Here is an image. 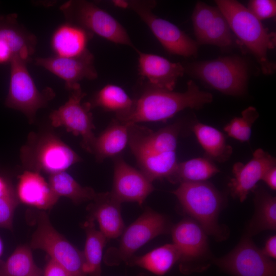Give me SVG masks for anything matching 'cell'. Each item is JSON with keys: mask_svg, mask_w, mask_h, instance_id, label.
Masks as SVG:
<instances>
[{"mask_svg": "<svg viewBox=\"0 0 276 276\" xmlns=\"http://www.w3.org/2000/svg\"><path fill=\"white\" fill-rule=\"evenodd\" d=\"M212 101V95L200 90L192 80L187 83V89L182 93L149 85L133 100L130 110L117 120L127 125L143 122H165L184 109H200Z\"/></svg>", "mask_w": 276, "mask_h": 276, "instance_id": "cell-1", "label": "cell"}, {"mask_svg": "<svg viewBox=\"0 0 276 276\" xmlns=\"http://www.w3.org/2000/svg\"><path fill=\"white\" fill-rule=\"evenodd\" d=\"M217 7L229 27L241 42L254 56L265 75L272 74L275 64L268 58V51L276 44V35L265 28L240 3L235 0H217Z\"/></svg>", "mask_w": 276, "mask_h": 276, "instance_id": "cell-2", "label": "cell"}, {"mask_svg": "<svg viewBox=\"0 0 276 276\" xmlns=\"http://www.w3.org/2000/svg\"><path fill=\"white\" fill-rule=\"evenodd\" d=\"M20 158L27 170L50 175L65 171L81 160L67 145L50 132H30L20 150Z\"/></svg>", "mask_w": 276, "mask_h": 276, "instance_id": "cell-3", "label": "cell"}, {"mask_svg": "<svg viewBox=\"0 0 276 276\" xmlns=\"http://www.w3.org/2000/svg\"><path fill=\"white\" fill-rule=\"evenodd\" d=\"M172 193L185 211L207 235L219 240L225 238L223 228L218 222L224 199L212 184L206 181L182 182Z\"/></svg>", "mask_w": 276, "mask_h": 276, "instance_id": "cell-4", "label": "cell"}, {"mask_svg": "<svg viewBox=\"0 0 276 276\" xmlns=\"http://www.w3.org/2000/svg\"><path fill=\"white\" fill-rule=\"evenodd\" d=\"M188 72L218 91L241 96L247 89L248 67L245 60L234 55L192 63Z\"/></svg>", "mask_w": 276, "mask_h": 276, "instance_id": "cell-5", "label": "cell"}, {"mask_svg": "<svg viewBox=\"0 0 276 276\" xmlns=\"http://www.w3.org/2000/svg\"><path fill=\"white\" fill-rule=\"evenodd\" d=\"M28 61L18 56L11 59L10 84L5 105L21 112L32 124L37 111L45 107L55 94L50 87L38 89L28 71Z\"/></svg>", "mask_w": 276, "mask_h": 276, "instance_id": "cell-6", "label": "cell"}, {"mask_svg": "<svg viewBox=\"0 0 276 276\" xmlns=\"http://www.w3.org/2000/svg\"><path fill=\"white\" fill-rule=\"evenodd\" d=\"M60 10L70 24L112 42L134 48L122 25L93 3L82 0L70 1L62 4Z\"/></svg>", "mask_w": 276, "mask_h": 276, "instance_id": "cell-7", "label": "cell"}, {"mask_svg": "<svg viewBox=\"0 0 276 276\" xmlns=\"http://www.w3.org/2000/svg\"><path fill=\"white\" fill-rule=\"evenodd\" d=\"M121 8L134 11L147 24L163 47L170 53L189 57L196 56L198 43L172 23L152 12L154 1H115Z\"/></svg>", "mask_w": 276, "mask_h": 276, "instance_id": "cell-8", "label": "cell"}, {"mask_svg": "<svg viewBox=\"0 0 276 276\" xmlns=\"http://www.w3.org/2000/svg\"><path fill=\"white\" fill-rule=\"evenodd\" d=\"M37 220V227L31 240V248L45 251L71 276H87L82 252L53 226L45 213H40Z\"/></svg>", "mask_w": 276, "mask_h": 276, "instance_id": "cell-9", "label": "cell"}, {"mask_svg": "<svg viewBox=\"0 0 276 276\" xmlns=\"http://www.w3.org/2000/svg\"><path fill=\"white\" fill-rule=\"evenodd\" d=\"M169 226L162 214L148 209L136 220L125 228L118 247L110 248L104 257L105 263L116 265L127 263L134 253L156 237L167 233Z\"/></svg>", "mask_w": 276, "mask_h": 276, "instance_id": "cell-10", "label": "cell"}, {"mask_svg": "<svg viewBox=\"0 0 276 276\" xmlns=\"http://www.w3.org/2000/svg\"><path fill=\"white\" fill-rule=\"evenodd\" d=\"M68 99L58 109L53 111L49 118L55 127H63L67 131L82 137V147L91 153L92 148L96 137L93 130L95 125L90 111V102L81 103L86 95L79 84L68 90Z\"/></svg>", "mask_w": 276, "mask_h": 276, "instance_id": "cell-11", "label": "cell"}, {"mask_svg": "<svg viewBox=\"0 0 276 276\" xmlns=\"http://www.w3.org/2000/svg\"><path fill=\"white\" fill-rule=\"evenodd\" d=\"M128 126V143L141 171L152 182L163 178L170 181L178 164L176 152L157 153L149 142V129L137 124Z\"/></svg>", "mask_w": 276, "mask_h": 276, "instance_id": "cell-12", "label": "cell"}, {"mask_svg": "<svg viewBox=\"0 0 276 276\" xmlns=\"http://www.w3.org/2000/svg\"><path fill=\"white\" fill-rule=\"evenodd\" d=\"M173 243L180 254V270L184 273L201 271L208 266L207 234L195 220L185 219L171 230Z\"/></svg>", "mask_w": 276, "mask_h": 276, "instance_id": "cell-13", "label": "cell"}, {"mask_svg": "<svg viewBox=\"0 0 276 276\" xmlns=\"http://www.w3.org/2000/svg\"><path fill=\"white\" fill-rule=\"evenodd\" d=\"M214 262L233 276H276V264L246 234L230 252Z\"/></svg>", "mask_w": 276, "mask_h": 276, "instance_id": "cell-14", "label": "cell"}, {"mask_svg": "<svg viewBox=\"0 0 276 276\" xmlns=\"http://www.w3.org/2000/svg\"><path fill=\"white\" fill-rule=\"evenodd\" d=\"M141 171L127 164L121 156L114 158L111 195L121 203L135 202L142 205L154 188Z\"/></svg>", "mask_w": 276, "mask_h": 276, "instance_id": "cell-15", "label": "cell"}, {"mask_svg": "<svg viewBox=\"0 0 276 276\" xmlns=\"http://www.w3.org/2000/svg\"><path fill=\"white\" fill-rule=\"evenodd\" d=\"M34 63L63 79L67 90L79 84V81L84 79L93 80L98 75L94 66V56L88 49L75 57L36 58Z\"/></svg>", "mask_w": 276, "mask_h": 276, "instance_id": "cell-16", "label": "cell"}, {"mask_svg": "<svg viewBox=\"0 0 276 276\" xmlns=\"http://www.w3.org/2000/svg\"><path fill=\"white\" fill-rule=\"evenodd\" d=\"M275 164V158L262 149L256 150L246 164L235 163L233 167V177L228 184L232 196L240 202L244 201L249 192L256 188L265 172Z\"/></svg>", "mask_w": 276, "mask_h": 276, "instance_id": "cell-17", "label": "cell"}, {"mask_svg": "<svg viewBox=\"0 0 276 276\" xmlns=\"http://www.w3.org/2000/svg\"><path fill=\"white\" fill-rule=\"evenodd\" d=\"M136 51L140 74L149 85L173 90L178 79L185 73V67L180 63L172 62L160 56Z\"/></svg>", "mask_w": 276, "mask_h": 276, "instance_id": "cell-18", "label": "cell"}, {"mask_svg": "<svg viewBox=\"0 0 276 276\" xmlns=\"http://www.w3.org/2000/svg\"><path fill=\"white\" fill-rule=\"evenodd\" d=\"M88 207L90 217L96 220L99 230L107 239L122 235L125 225L121 215V203L110 192L97 193Z\"/></svg>", "mask_w": 276, "mask_h": 276, "instance_id": "cell-19", "label": "cell"}, {"mask_svg": "<svg viewBox=\"0 0 276 276\" xmlns=\"http://www.w3.org/2000/svg\"><path fill=\"white\" fill-rule=\"evenodd\" d=\"M16 193L22 203L43 210L52 208L59 198L39 173L29 170L18 176Z\"/></svg>", "mask_w": 276, "mask_h": 276, "instance_id": "cell-20", "label": "cell"}, {"mask_svg": "<svg viewBox=\"0 0 276 276\" xmlns=\"http://www.w3.org/2000/svg\"><path fill=\"white\" fill-rule=\"evenodd\" d=\"M0 40L6 44L13 57L18 56L28 61L36 44L35 36L18 22L15 14L0 17Z\"/></svg>", "mask_w": 276, "mask_h": 276, "instance_id": "cell-21", "label": "cell"}, {"mask_svg": "<svg viewBox=\"0 0 276 276\" xmlns=\"http://www.w3.org/2000/svg\"><path fill=\"white\" fill-rule=\"evenodd\" d=\"M93 35L79 27L69 24L59 27L55 31L52 37V45L57 56L75 57L87 49V43Z\"/></svg>", "mask_w": 276, "mask_h": 276, "instance_id": "cell-22", "label": "cell"}, {"mask_svg": "<svg viewBox=\"0 0 276 276\" xmlns=\"http://www.w3.org/2000/svg\"><path fill=\"white\" fill-rule=\"evenodd\" d=\"M128 142V126L116 120L96 138L92 148L98 162L116 156L126 147Z\"/></svg>", "mask_w": 276, "mask_h": 276, "instance_id": "cell-23", "label": "cell"}, {"mask_svg": "<svg viewBox=\"0 0 276 276\" xmlns=\"http://www.w3.org/2000/svg\"><path fill=\"white\" fill-rule=\"evenodd\" d=\"M255 212L250 221L246 235L251 237L264 230H275L276 198L263 188H256Z\"/></svg>", "mask_w": 276, "mask_h": 276, "instance_id": "cell-24", "label": "cell"}, {"mask_svg": "<svg viewBox=\"0 0 276 276\" xmlns=\"http://www.w3.org/2000/svg\"><path fill=\"white\" fill-rule=\"evenodd\" d=\"M180 259V254L173 244H167L138 257H133L127 263L136 265L152 273L163 275Z\"/></svg>", "mask_w": 276, "mask_h": 276, "instance_id": "cell-25", "label": "cell"}, {"mask_svg": "<svg viewBox=\"0 0 276 276\" xmlns=\"http://www.w3.org/2000/svg\"><path fill=\"white\" fill-rule=\"evenodd\" d=\"M86 240L83 253L84 270L89 276H102L101 261L107 239L96 228L95 220L89 217L84 225Z\"/></svg>", "mask_w": 276, "mask_h": 276, "instance_id": "cell-26", "label": "cell"}, {"mask_svg": "<svg viewBox=\"0 0 276 276\" xmlns=\"http://www.w3.org/2000/svg\"><path fill=\"white\" fill-rule=\"evenodd\" d=\"M192 130L209 158L220 163L227 160L233 153V148L226 143L223 134L211 126L196 123Z\"/></svg>", "mask_w": 276, "mask_h": 276, "instance_id": "cell-27", "label": "cell"}, {"mask_svg": "<svg viewBox=\"0 0 276 276\" xmlns=\"http://www.w3.org/2000/svg\"><path fill=\"white\" fill-rule=\"evenodd\" d=\"M49 183L57 196L66 197L75 204L93 200L97 194L91 188L80 185L65 171L50 175Z\"/></svg>", "mask_w": 276, "mask_h": 276, "instance_id": "cell-28", "label": "cell"}, {"mask_svg": "<svg viewBox=\"0 0 276 276\" xmlns=\"http://www.w3.org/2000/svg\"><path fill=\"white\" fill-rule=\"evenodd\" d=\"M42 271L35 264L31 248L17 247L5 261L0 260V276H42Z\"/></svg>", "mask_w": 276, "mask_h": 276, "instance_id": "cell-29", "label": "cell"}, {"mask_svg": "<svg viewBox=\"0 0 276 276\" xmlns=\"http://www.w3.org/2000/svg\"><path fill=\"white\" fill-rule=\"evenodd\" d=\"M219 169L209 158L198 157L178 163L172 183L205 181Z\"/></svg>", "mask_w": 276, "mask_h": 276, "instance_id": "cell-30", "label": "cell"}, {"mask_svg": "<svg viewBox=\"0 0 276 276\" xmlns=\"http://www.w3.org/2000/svg\"><path fill=\"white\" fill-rule=\"evenodd\" d=\"M133 104V100L123 88L113 84H108L103 87L91 103L92 107L99 106L105 110L114 112L116 118L127 113Z\"/></svg>", "mask_w": 276, "mask_h": 276, "instance_id": "cell-31", "label": "cell"}, {"mask_svg": "<svg viewBox=\"0 0 276 276\" xmlns=\"http://www.w3.org/2000/svg\"><path fill=\"white\" fill-rule=\"evenodd\" d=\"M196 42L199 44H211L221 48H227L233 44L231 29L219 9Z\"/></svg>", "mask_w": 276, "mask_h": 276, "instance_id": "cell-32", "label": "cell"}, {"mask_svg": "<svg viewBox=\"0 0 276 276\" xmlns=\"http://www.w3.org/2000/svg\"><path fill=\"white\" fill-rule=\"evenodd\" d=\"M259 117L257 109L249 106L241 112V116L235 117L224 127L227 135L241 142L249 141L253 124Z\"/></svg>", "mask_w": 276, "mask_h": 276, "instance_id": "cell-33", "label": "cell"}, {"mask_svg": "<svg viewBox=\"0 0 276 276\" xmlns=\"http://www.w3.org/2000/svg\"><path fill=\"white\" fill-rule=\"evenodd\" d=\"M180 124L169 125L156 132L149 129V142L153 149L159 154L175 152Z\"/></svg>", "mask_w": 276, "mask_h": 276, "instance_id": "cell-34", "label": "cell"}, {"mask_svg": "<svg viewBox=\"0 0 276 276\" xmlns=\"http://www.w3.org/2000/svg\"><path fill=\"white\" fill-rule=\"evenodd\" d=\"M219 9L202 2L196 3L192 14V23L196 40L202 35Z\"/></svg>", "mask_w": 276, "mask_h": 276, "instance_id": "cell-35", "label": "cell"}, {"mask_svg": "<svg viewBox=\"0 0 276 276\" xmlns=\"http://www.w3.org/2000/svg\"><path fill=\"white\" fill-rule=\"evenodd\" d=\"M18 203L16 192L0 198V227L12 229L14 214Z\"/></svg>", "mask_w": 276, "mask_h": 276, "instance_id": "cell-36", "label": "cell"}, {"mask_svg": "<svg viewBox=\"0 0 276 276\" xmlns=\"http://www.w3.org/2000/svg\"><path fill=\"white\" fill-rule=\"evenodd\" d=\"M246 8L260 21L273 17L276 14V1L274 0H251Z\"/></svg>", "mask_w": 276, "mask_h": 276, "instance_id": "cell-37", "label": "cell"}, {"mask_svg": "<svg viewBox=\"0 0 276 276\" xmlns=\"http://www.w3.org/2000/svg\"><path fill=\"white\" fill-rule=\"evenodd\" d=\"M42 276H71L69 272L61 265L50 259L43 271Z\"/></svg>", "mask_w": 276, "mask_h": 276, "instance_id": "cell-38", "label": "cell"}, {"mask_svg": "<svg viewBox=\"0 0 276 276\" xmlns=\"http://www.w3.org/2000/svg\"><path fill=\"white\" fill-rule=\"evenodd\" d=\"M263 252L271 259L276 258V237L273 235L268 238L264 248L261 249Z\"/></svg>", "mask_w": 276, "mask_h": 276, "instance_id": "cell-39", "label": "cell"}, {"mask_svg": "<svg viewBox=\"0 0 276 276\" xmlns=\"http://www.w3.org/2000/svg\"><path fill=\"white\" fill-rule=\"evenodd\" d=\"M272 190L276 189V166L269 169L264 174L262 179Z\"/></svg>", "mask_w": 276, "mask_h": 276, "instance_id": "cell-40", "label": "cell"}, {"mask_svg": "<svg viewBox=\"0 0 276 276\" xmlns=\"http://www.w3.org/2000/svg\"><path fill=\"white\" fill-rule=\"evenodd\" d=\"M15 192L10 182L0 176V198L9 196Z\"/></svg>", "mask_w": 276, "mask_h": 276, "instance_id": "cell-41", "label": "cell"}, {"mask_svg": "<svg viewBox=\"0 0 276 276\" xmlns=\"http://www.w3.org/2000/svg\"><path fill=\"white\" fill-rule=\"evenodd\" d=\"M13 55L6 44L0 40V64L10 61Z\"/></svg>", "mask_w": 276, "mask_h": 276, "instance_id": "cell-42", "label": "cell"}, {"mask_svg": "<svg viewBox=\"0 0 276 276\" xmlns=\"http://www.w3.org/2000/svg\"><path fill=\"white\" fill-rule=\"evenodd\" d=\"M3 251V244L0 238V256L2 255Z\"/></svg>", "mask_w": 276, "mask_h": 276, "instance_id": "cell-43", "label": "cell"}]
</instances>
